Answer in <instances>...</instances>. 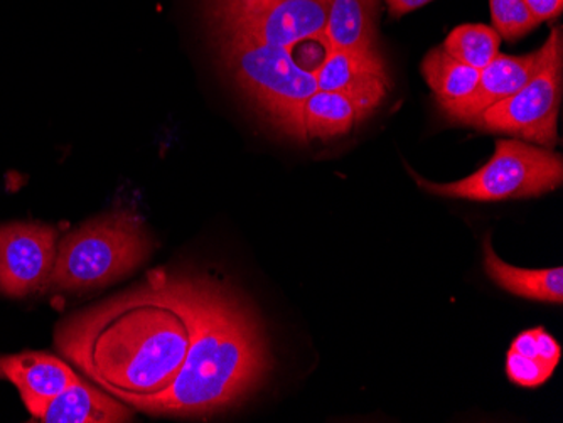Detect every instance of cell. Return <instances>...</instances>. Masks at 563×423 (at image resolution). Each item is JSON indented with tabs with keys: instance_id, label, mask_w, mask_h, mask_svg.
I'll return each instance as SVG.
<instances>
[{
	"instance_id": "1",
	"label": "cell",
	"mask_w": 563,
	"mask_h": 423,
	"mask_svg": "<svg viewBox=\"0 0 563 423\" xmlns=\"http://www.w3.org/2000/svg\"><path fill=\"white\" fill-rule=\"evenodd\" d=\"M191 341L186 276L156 270L135 289L56 327L58 352L85 377L137 410L173 383Z\"/></svg>"
},
{
	"instance_id": "2",
	"label": "cell",
	"mask_w": 563,
	"mask_h": 423,
	"mask_svg": "<svg viewBox=\"0 0 563 423\" xmlns=\"http://www.w3.org/2000/svg\"><path fill=\"white\" fill-rule=\"evenodd\" d=\"M191 341L173 383L137 410L152 415L205 416L242 402L271 369L257 318L220 283L186 276Z\"/></svg>"
},
{
	"instance_id": "3",
	"label": "cell",
	"mask_w": 563,
	"mask_h": 423,
	"mask_svg": "<svg viewBox=\"0 0 563 423\" xmlns=\"http://www.w3.org/2000/svg\"><path fill=\"white\" fill-rule=\"evenodd\" d=\"M151 252V235L137 214H107L58 242L55 268L46 287L68 292L100 289L131 274Z\"/></svg>"
},
{
	"instance_id": "4",
	"label": "cell",
	"mask_w": 563,
	"mask_h": 423,
	"mask_svg": "<svg viewBox=\"0 0 563 423\" xmlns=\"http://www.w3.org/2000/svg\"><path fill=\"white\" fill-rule=\"evenodd\" d=\"M221 55L239 87L282 132L300 141L303 103L319 90L314 71L300 66L289 47L245 37H223Z\"/></svg>"
},
{
	"instance_id": "5",
	"label": "cell",
	"mask_w": 563,
	"mask_h": 423,
	"mask_svg": "<svg viewBox=\"0 0 563 423\" xmlns=\"http://www.w3.org/2000/svg\"><path fill=\"white\" fill-rule=\"evenodd\" d=\"M563 163L560 154L534 147L518 138H498L495 156L479 170L461 181L432 185L417 179L432 194L496 203L506 199L537 198L562 186Z\"/></svg>"
},
{
	"instance_id": "6",
	"label": "cell",
	"mask_w": 563,
	"mask_h": 423,
	"mask_svg": "<svg viewBox=\"0 0 563 423\" xmlns=\"http://www.w3.org/2000/svg\"><path fill=\"white\" fill-rule=\"evenodd\" d=\"M540 52L542 62L527 85L503 102L489 107L471 125L495 134L515 135L543 147H553L559 142L556 122L562 102V27H553Z\"/></svg>"
},
{
	"instance_id": "7",
	"label": "cell",
	"mask_w": 563,
	"mask_h": 423,
	"mask_svg": "<svg viewBox=\"0 0 563 423\" xmlns=\"http://www.w3.org/2000/svg\"><path fill=\"white\" fill-rule=\"evenodd\" d=\"M208 12L223 37L292 49L324 40L329 0H210Z\"/></svg>"
},
{
	"instance_id": "8",
	"label": "cell",
	"mask_w": 563,
	"mask_h": 423,
	"mask_svg": "<svg viewBox=\"0 0 563 423\" xmlns=\"http://www.w3.org/2000/svg\"><path fill=\"white\" fill-rule=\"evenodd\" d=\"M58 254V230L40 223L0 226V292L25 297L49 282Z\"/></svg>"
},
{
	"instance_id": "9",
	"label": "cell",
	"mask_w": 563,
	"mask_h": 423,
	"mask_svg": "<svg viewBox=\"0 0 563 423\" xmlns=\"http://www.w3.org/2000/svg\"><path fill=\"white\" fill-rule=\"evenodd\" d=\"M542 62V52L525 56L498 55L486 68L481 69L479 84L470 97L459 102L439 105L449 122L471 125L489 107L517 93L533 77Z\"/></svg>"
},
{
	"instance_id": "10",
	"label": "cell",
	"mask_w": 563,
	"mask_h": 423,
	"mask_svg": "<svg viewBox=\"0 0 563 423\" xmlns=\"http://www.w3.org/2000/svg\"><path fill=\"white\" fill-rule=\"evenodd\" d=\"M318 88L383 102L390 88L387 66L375 47L372 49H332L316 68Z\"/></svg>"
},
{
	"instance_id": "11",
	"label": "cell",
	"mask_w": 563,
	"mask_h": 423,
	"mask_svg": "<svg viewBox=\"0 0 563 423\" xmlns=\"http://www.w3.org/2000/svg\"><path fill=\"white\" fill-rule=\"evenodd\" d=\"M30 413L46 423H119L134 416L132 407L81 378Z\"/></svg>"
},
{
	"instance_id": "12",
	"label": "cell",
	"mask_w": 563,
	"mask_h": 423,
	"mask_svg": "<svg viewBox=\"0 0 563 423\" xmlns=\"http://www.w3.org/2000/svg\"><path fill=\"white\" fill-rule=\"evenodd\" d=\"M375 98L318 90L302 107L300 141L334 138L353 131L379 107Z\"/></svg>"
},
{
	"instance_id": "13",
	"label": "cell",
	"mask_w": 563,
	"mask_h": 423,
	"mask_svg": "<svg viewBox=\"0 0 563 423\" xmlns=\"http://www.w3.org/2000/svg\"><path fill=\"white\" fill-rule=\"evenodd\" d=\"M0 372L18 388L30 412L65 391L78 378L71 366L44 353H22L2 358Z\"/></svg>"
},
{
	"instance_id": "14",
	"label": "cell",
	"mask_w": 563,
	"mask_h": 423,
	"mask_svg": "<svg viewBox=\"0 0 563 423\" xmlns=\"http://www.w3.org/2000/svg\"><path fill=\"white\" fill-rule=\"evenodd\" d=\"M378 0H329L324 41L332 49L375 47Z\"/></svg>"
},
{
	"instance_id": "15",
	"label": "cell",
	"mask_w": 563,
	"mask_h": 423,
	"mask_svg": "<svg viewBox=\"0 0 563 423\" xmlns=\"http://www.w3.org/2000/svg\"><path fill=\"white\" fill-rule=\"evenodd\" d=\"M484 268L496 286L514 296L531 301L562 304L563 270L562 267L545 270H527L505 264L493 251L492 243L484 245Z\"/></svg>"
},
{
	"instance_id": "16",
	"label": "cell",
	"mask_w": 563,
	"mask_h": 423,
	"mask_svg": "<svg viewBox=\"0 0 563 423\" xmlns=\"http://www.w3.org/2000/svg\"><path fill=\"white\" fill-rule=\"evenodd\" d=\"M422 75L438 98L439 105L459 102L470 97L479 84V69L452 58L441 47H435L422 63Z\"/></svg>"
},
{
	"instance_id": "17",
	"label": "cell",
	"mask_w": 563,
	"mask_h": 423,
	"mask_svg": "<svg viewBox=\"0 0 563 423\" xmlns=\"http://www.w3.org/2000/svg\"><path fill=\"white\" fill-rule=\"evenodd\" d=\"M501 37L493 27L483 24L457 26L445 37L442 49L452 58L476 69H484L499 55Z\"/></svg>"
},
{
	"instance_id": "18",
	"label": "cell",
	"mask_w": 563,
	"mask_h": 423,
	"mask_svg": "<svg viewBox=\"0 0 563 423\" xmlns=\"http://www.w3.org/2000/svg\"><path fill=\"white\" fill-rule=\"evenodd\" d=\"M492 4L493 30L506 41L520 40L531 33L539 22L528 11L523 0H489Z\"/></svg>"
},
{
	"instance_id": "19",
	"label": "cell",
	"mask_w": 563,
	"mask_h": 423,
	"mask_svg": "<svg viewBox=\"0 0 563 423\" xmlns=\"http://www.w3.org/2000/svg\"><path fill=\"white\" fill-rule=\"evenodd\" d=\"M555 372L553 366L545 363L537 361V359L527 358L509 349L506 356V375L514 383L525 388H537L547 383Z\"/></svg>"
},
{
	"instance_id": "20",
	"label": "cell",
	"mask_w": 563,
	"mask_h": 423,
	"mask_svg": "<svg viewBox=\"0 0 563 423\" xmlns=\"http://www.w3.org/2000/svg\"><path fill=\"white\" fill-rule=\"evenodd\" d=\"M523 2L539 24L559 18L563 11V0H523Z\"/></svg>"
},
{
	"instance_id": "21",
	"label": "cell",
	"mask_w": 563,
	"mask_h": 423,
	"mask_svg": "<svg viewBox=\"0 0 563 423\" xmlns=\"http://www.w3.org/2000/svg\"><path fill=\"white\" fill-rule=\"evenodd\" d=\"M390 5L391 15L400 18V15L408 14V12L416 11V9L423 8L432 0H387Z\"/></svg>"
}]
</instances>
